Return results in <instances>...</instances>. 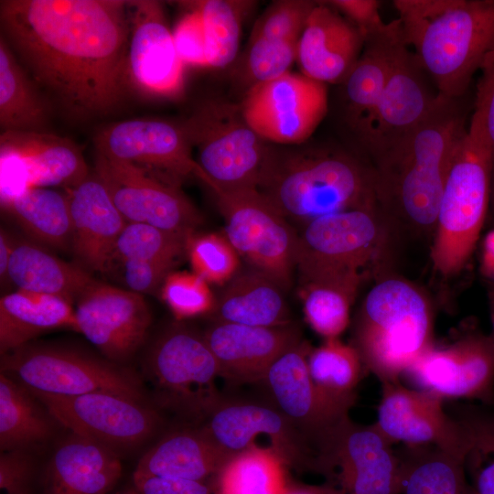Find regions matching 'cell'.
<instances>
[{"mask_svg":"<svg viewBox=\"0 0 494 494\" xmlns=\"http://www.w3.org/2000/svg\"><path fill=\"white\" fill-rule=\"evenodd\" d=\"M186 254L193 273L209 285H224L241 268V257L224 234L194 232L188 239Z\"/></svg>","mask_w":494,"mask_h":494,"instance_id":"cell-45","label":"cell"},{"mask_svg":"<svg viewBox=\"0 0 494 494\" xmlns=\"http://www.w3.org/2000/svg\"><path fill=\"white\" fill-rule=\"evenodd\" d=\"M231 455L200 425L171 431L139 460L133 477H162L209 483Z\"/></svg>","mask_w":494,"mask_h":494,"instance_id":"cell-31","label":"cell"},{"mask_svg":"<svg viewBox=\"0 0 494 494\" xmlns=\"http://www.w3.org/2000/svg\"><path fill=\"white\" fill-rule=\"evenodd\" d=\"M128 10V87L148 97H178L184 87V64L177 53L163 5L154 0L129 1Z\"/></svg>","mask_w":494,"mask_h":494,"instance_id":"cell-20","label":"cell"},{"mask_svg":"<svg viewBox=\"0 0 494 494\" xmlns=\"http://www.w3.org/2000/svg\"><path fill=\"white\" fill-rule=\"evenodd\" d=\"M74 328L71 302L56 295L17 289L0 299L1 355L27 345L58 328Z\"/></svg>","mask_w":494,"mask_h":494,"instance_id":"cell-33","label":"cell"},{"mask_svg":"<svg viewBox=\"0 0 494 494\" xmlns=\"http://www.w3.org/2000/svg\"><path fill=\"white\" fill-rule=\"evenodd\" d=\"M124 281L132 292L143 295L160 290L166 277L177 265L176 262L124 261Z\"/></svg>","mask_w":494,"mask_h":494,"instance_id":"cell-48","label":"cell"},{"mask_svg":"<svg viewBox=\"0 0 494 494\" xmlns=\"http://www.w3.org/2000/svg\"><path fill=\"white\" fill-rule=\"evenodd\" d=\"M284 288L263 273L240 268L223 285L210 313L213 321L252 327L291 324Z\"/></svg>","mask_w":494,"mask_h":494,"instance_id":"cell-32","label":"cell"},{"mask_svg":"<svg viewBox=\"0 0 494 494\" xmlns=\"http://www.w3.org/2000/svg\"><path fill=\"white\" fill-rule=\"evenodd\" d=\"M326 85L303 73L288 71L249 88L240 104L250 127L267 142L299 145L328 112Z\"/></svg>","mask_w":494,"mask_h":494,"instance_id":"cell-14","label":"cell"},{"mask_svg":"<svg viewBox=\"0 0 494 494\" xmlns=\"http://www.w3.org/2000/svg\"><path fill=\"white\" fill-rule=\"evenodd\" d=\"M375 424L394 444L434 446L464 459L471 447L467 426L446 411L444 399L400 381L381 383Z\"/></svg>","mask_w":494,"mask_h":494,"instance_id":"cell-19","label":"cell"},{"mask_svg":"<svg viewBox=\"0 0 494 494\" xmlns=\"http://www.w3.org/2000/svg\"><path fill=\"white\" fill-rule=\"evenodd\" d=\"M224 219V236L246 263L285 290L295 270L297 232L258 190L213 189Z\"/></svg>","mask_w":494,"mask_h":494,"instance_id":"cell-11","label":"cell"},{"mask_svg":"<svg viewBox=\"0 0 494 494\" xmlns=\"http://www.w3.org/2000/svg\"><path fill=\"white\" fill-rule=\"evenodd\" d=\"M96 154L124 162L180 186L200 168L180 124L131 119L111 124L93 137Z\"/></svg>","mask_w":494,"mask_h":494,"instance_id":"cell-18","label":"cell"},{"mask_svg":"<svg viewBox=\"0 0 494 494\" xmlns=\"http://www.w3.org/2000/svg\"><path fill=\"white\" fill-rule=\"evenodd\" d=\"M352 345L381 383L400 381L433 346V313L413 284L388 277L374 285L355 321Z\"/></svg>","mask_w":494,"mask_h":494,"instance_id":"cell-6","label":"cell"},{"mask_svg":"<svg viewBox=\"0 0 494 494\" xmlns=\"http://www.w3.org/2000/svg\"><path fill=\"white\" fill-rule=\"evenodd\" d=\"M393 446L375 423L349 417L334 441L326 478L345 494H402V463Z\"/></svg>","mask_w":494,"mask_h":494,"instance_id":"cell-21","label":"cell"},{"mask_svg":"<svg viewBox=\"0 0 494 494\" xmlns=\"http://www.w3.org/2000/svg\"><path fill=\"white\" fill-rule=\"evenodd\" d=\"M307 368L312 381L326 396L352 408L357 399L356 389L366 370L352 344L330 338L310 348Z\"/></svg>","mask_w":494,"mask_h":494,"instance_id":"cell-39","label":"cell"},{"mask_svg":"<svg viewBox=\"0 0 494 494\" xmlns=\"http://www.w3.org/2000/svg\"><path fill=\"white\" fill-rule=\"evenodd\" d=\"M203 335L218 363L220 377L232 385L262 382L271 364L302 340L293 323L252 327L213 321Z\"/></svg>","mask_w":494,"mask_h":494,"instance_id":"cell-25","label":"cell"},{"mask_svg":"<svg viewBox=\"0 0 494 494\" xmlns=\"http://www.w3.org/2000/svg\"><path fill=\"white\" fill-rule=\"evenodd\" d=\"M396 450L402 463V494H475L466 459L429 445H403Z\"/></svg>","mask_w":494,"mask_h":494,"instance_id":"cell-36","label":"cell"},{"mask_svg":"<svg viewBox=\"0 0 494 494\" xmlns=\"http://www.w3.org/2000/svg\"><path fill=\"white\" fill-rule=\"evenodd\" d=\"M147 374L157 403L180 416L201 422L220 396V370L204 335L174 324L155 341Z\"/></svg>","mask_w":494,"mask_h":494,"instance_id":"cell-9","label":"cell"},{"mask_svg":"<svg viewBox=\"0 0 494 494\" xmlns=\"http://www.w3.org/2000/svg\"><path fill=\"white\" fill-rule=\"evenodd\" d=\"M49 107L15 53L0 38V127L6 131L48 132Z\"/></svg>","mask_w":494,"mask_h":494,"instance_id":"cell-37","label":"cell"},{"mask_svg":"<svg viewBox=\"0 0 494 494\" xmlns=\"http://www.w3.org/2000/svg\"><path fill=\"white\" fill-rule=\"evenodd\" d=\"M89 174L81 150L67 137L32 131L0 134L1 200L33 188L66 189Z\"/></svg>","mask_w":494,"mask_h":494,"instance_id":"cell-16","label":"cell"},{"mask_svg":"<svg viewBox=\"0 0 494 494\" xmlns=\"http://www.w3.org/2000/svg\"><path fill=\"white\" fill-rule=\"evenodd\" d=\"M364 45L356 26L326 2H317L303 29L296 60L308 78L324 84L341 83Z\"/></svg>","mask_w":494,"mask_h":494,"instance_id":"cell-27","label":"cell"},{"mask_svg":"<svg viewBox=\"0 0 494 494\" xmlns=\"http://www.w3.org/2000/svg\"><path fill=\"white\" fill-rule=\"evenodd\" d=\"M310 346L301 340L282 353L262 381L267 397L305 436L326 475L332 446L350 407L326 396L312 381L307 368Z\"/></svg>","mask_w":494,"mask_h":494,"instance_id":"cell-12","label":"cell"},{"mask_svg":"<svg viewBox=\"0 0 494 494\" xmlns=\"http://www.w3.org/2000/svg\"><path fill=\"white\" fill-rule=\"evenodd\" d=\"M202 18L208 66L227 67L238 55L244 18L254 3L245 0H201L187 2Z\"/></svg>","mask_w":494,"mask_h":494,"instance_id":"cell-41","label":"cell"},{"mask_svg":"<svg viewBox=\"0 0 494 494\" xmlns=\"http://www.w3.org/2000/svg\"><path fill=\"white\" fill-rule=\"evenodd\" d=\"M494 89V56L480 70L473 111L448 170L431 258L443 276L461 271L478 241L490 208L492 158L487 113Z\"/></svg>","mask_w":494,"mask_h":494,"instance_id":"cell-4","label":"cell"},{"mask_svg":"<svg viewBox=\"0 0 494 494\" xmlns=\"http://www.w3.org/2000/svg\"><path fill=\"white\" fill-rule=\"evenodd\" d=\"M1 207L38 242L58 250L71 247L72 221L65 192L33 188L1 200Z\"/></svg>","mask_w":494,"mask_h":494,"instance_id":"cell-35","label":"cell"},{"mask_svg":"<svg viewBox=\"0 0 494 494\" xmlns=\"http://www.w3.org/2000/svg\"><path fill=\"white\" fill-rule=\"evenodd\" d=\"M282 494H345L344 491L330 482L320 485L306 484L288 479Z\"/></svg>","mask_w":494,"mask_h":494,"instance_id":"cell-52","label":"cell"},{"mask_svg":"<svg viewBox=\"0 0 494 494\" xmlns=\"http://www.w3.org/2000/svg\"><path fill=\"white\" fill-rule=\"evenodd\" d=\"M76 303L74 329L109 360H126L145 341L151 313L142 295L95 281Z\"/></svg>","mask_w":494,"mask_h":494,"instance_id":"cell-23","label":"cell"},{"mask_svg":"<svg viewBox=\"0 0 494 494\" xmlns=\"http://www.w3.org/2000/svg\"><path fill=\"white\" fill-rule=\"evenodd\" d=\"M117 494H139L137 490L133 487L132 489H129L127 490H124L123 492H119Z\"/></svg>","mask_w":494,"mask_h":494,"instance_id":"cell-56","label":"cell"},{"mask_svg":"<svg viewBox=\"0 0 494 494\" xmlns=\"http://www.w3.org/2000/svg\"><path fill=\"white\" fill-rule=\"evenodd\" d=\"M7 279L19 290L60 296L71 303L96 281L81 265L66 263L29 242L13 243Z\"/></svg>","mask_w":494,"mask_h":494,"instance_id":"cell-34","label":"cell"},{"mask_svg":"<svg viewBox=\"0 0 494 494\" xmlns=\"http://www.w3.org/2000/svg\"><path fill=\"white\" fill-rule=\"evenodd\" d=\"M72 221L71 249L88 272H104L111 265L116 241L127 221L94 173L64 189Z\"/></svg>","mask_w":494,"mask_h":494,"instance_id":"cell-26","label":"cell"},{"mask_svg":"<svg viewBox=\"0 0 494 494\" xmlns=\"http://www.w3.org/2000/svg\"><path fill=\"white\" fill-rule=\"evenodd\" d=\"M458 99H441L415 127L371 155L384 217L414 231H434L456 146L467 130Z\"/></svg>","mask_w":494,"mask_h":494,"instance_id":"cell-2","label":"cell"},{"mask_svg":"<svg viewBox=\"0 0 494 494\" xmlns=\"http://www.w3.org/2000/svg\"><path fill=\"white\" fill-rule=\"evenodd\" d=\"M180 124L196 153L198 178L211 190L258 188L273 146L250 127L240 105L206 99Z\"/></svg>","mask_w":494,"mask_h":494,"instance_id":"cell-7","label":"cell"},{"mask_svg":"<svg viewBox=\"0 0 494 494\" xmlns=\"http://www.w3.org/2000/svg\"><path fill=\"white\" fill-rule=\"evenodd\" d=\"M257 189L301 225L342 210L380 209L370 166L329 147L273 146Z\"/></svg>","mask_w":494,"mask_h":494,"instance_id":"cell-5","label":"cell"},{"mask_svg":"<svg viewBox=\"0 0 494 494\" xmlns=\"http://www.w3.org/2000/svg\"><path fill=\"white\" fill-rule=\"evenodd\" d=\"M427 77L415 54L403 42L392 60L370 135L362 146L370 156L411 131L438 103L441 95L431 91Z\"/></svg>","mask_w":494,"mask_h":494,"instance_id":"cell-24","label":"cell"},{"mask_svg":"<svg viewBox=\"0 0 494 494\" xmlns=\"http://www.w3.org/2000/svg\"><path fill=\"white\" fill-rule=\"evenodd\" d=\"M316 4L306 0L275 1L261 15L252 31L243 60L251 86L290 71L297 58L306 19Z\"/></svg>","mask_w":494,"mask_h":494,"instance_id":"cell-29","label":"cell"},{"mask_svg":"<svg viewBox=\"0 0 494 494\" xmlns=\"http://www.w3.org/2000/svg\"><path fill=\"white\" fill-rule=\"evenodd\" d=\"M128 2L1 0L2 36L67 116H105L128 90Z\"/></svg>","mask_w":494,"mask_h":494,"instance_id":"cell-1","label":"cell"},{"mask_svg":"<svg viewBox=\"0 0 494 494\" xmlns=\"http://www.w3.org/2000/svg\"><path fill=\"white\" fill-rule=\"evenodd\" d=\"M139 494H213L207 482L162 477H133Z\"/></svg>","mask_w":494,"mask_h":494,"instance_id":"cell-51","label":"cell"},{"mask_svg":"<svg viewBox=\"0 0 494 494\" xmlns=\"http://www.w3.org/2000/svg\"><path fill=\"white\" fill-rule=\"evenodd\" d=\"M199 425L229 455L257 444L263 435L289 468L319 473L317 453L267 396L220 393Z\"/></svg>","mask_w":494,"mask_h":494,"instance_id":"cell-13","label":"cell"},{"mask_svg":"<svg viewBox=\"0 0 494 494\" xmlns=\"http://www.w3.org/2000/svg\"><path fill=\"white\" fill-rule=\"evenodd\" d=\"M403 36L447 99H460L494 56V0H395Z\"/></svg>","mask_w":494,"mask_h":494,"instance_id":"cell-3","label":"cell"},{"mask_svg":"<svg viewBox=\"0 0 494 494\" xmlns=\"http://www.w3.org/2000/svg\"><path fill=\"white\" fill-rule=\"evenodd\" d=\"M380 209L324 215L297 232L295 270L300 283L331 281L359 286L362 270L377 261L385 239Z\"/></svg>","mask_w":494,"mask_h":494,"instance_id":"cell-8","label":"cell"},{"mask_svg":"<svg viewBox=\"0 0 494 494\" xmlns=\"http://www.w3.org/2000/svg\"><path fill=\"white\" fill-rule=\"evenodd\" d=\"M489 309H490V320L492 324V334L494 335V289L490 292L489 295Z\"/></svg>","mask_w":494,"mask_h":494,"instance_id":"cell-55","label":"cell"},{"mask_svg":"<svg viewBox=\"0 0 494 494\" xmlns=\"http://www.w3.org/2000/svg\"><path fill=\"white\" fill-rule=\"evenodd\" d=\"M288 469L271 446L254 444L231 454L209 484L213 494H282Z\"/></svg>","mask_w":494,"mask_h":494,"instance_id":"cell-38","label":"cell"},{"mask_svg":"<svg viewBox=\"0 0 494 494\" xmlns=\"http://www.w3.org/2000/svg\"><path fill=\"white\" fill-rule=\"evenodd\" d=\"M300 285L306 322L325 339L338 338L349 324L350 306L359 286L331 281Z\"/></svg>","mask_w":494,"mask_h":494,"instance_id":"cell-42","label":"cell"},{"mask_svg":"<svg viewBox=\"0 0 494 494\" xmlns=\"http://www.w3.org/2000/svg\"><path fill=\"white\" fill-rule=\"evenodd\" d=\"M48 414L77 435L108 446L136 445L152 436L161 420L135 398L94 392L78 396L32 393Z\"/></svg>","mask_w":494,"mask_h":494,"instance_id":"cell-17","label":"cell"},{"mask_svg":"<svg viewBox=\"0 0 494 494\" xmlns=\"http://www.w3.org/2000/svg\"><path fill=\"white\" fill-rule=\"evenodd\" d=\"M403 42L396 18L381 32L365 38L360 59L340 83L343 121L361 146L370 135L392 60Z\"/></svg>","mask_w":494,"mask_h":494,"instance_id":"cell-28","label":"cell"},{"mask_svg":"<svg viewBox=\"0 0 494 494\" xmlns=\"http://www.w3.org/2000/svg\"><path fill=\"white\" fill-rule=\"evenodd\" d=\"M1 368L31 393L78 396L105 391L143 398L133 372L70 349L26 345L2 355Z\"/></svg>","mask_w":494,"mask_h":494,"instance_id":"cell-10","label":"cell"},{"mask_svg":"<svg viewBox=\"0 0 494 494\" xmlns=\"http://www.w3.org/2000/svg\"><path fill=\"white\" fill-rule=\"evenodd\" d=\"M93 173L127 222L191 235L202 216L179 186L130 164L96 154Z\"/></svg>","mask_w":494,"mask_h":494,"instance_id":"cell-15","label":"cell"},{"mask_svg":"<svg viewBox=\"0 0 494 494\" xmlns=\"http://www.w3.org/2000/svg\"><path fill=\"white\" fill-rule=\"evenodd\" d=\"M419 390L442 399L494 400V335L472 333L433 346L407 371Z\"/></svg>","mask_w":494,"mask_h":494,"instance_id":"cell-22","label":"cell"},{"mask_svg":"<svg viewBox=\"0 0 494 494\" xmlns=\"http://www.w3.org/2000/svg\"><path fill=\"white\" fill-rule=\"evenodd\" d=\"M13 242L4 231L0 233V275L3 282L7 279Z\"/></svg>","mask_w":494,"mask_h":494,"instance_id":"cell-54","label":"cell"},{"mask_svg":"<svg viewBox=\"0 0 494 494\" xmlns=\"http://www.w3.org/2000/svg\"><path fill=\"white\" fill-rule=\"evenodd\" d=\"M189 236L146 223L127 222L116 241L113 260L178 263L186 253Z\"/></svg>","mask_w":494,"mask_h":494,"instance_id":"cell-43","label":"cell"},{"mask_svg":"<svg viewBox=\"0 0 494 494\" xmlns=\"http://www.w3.org/2000/svg\"><path fill=\"white\" fill-rule=\"evenodd\" d=\"M468 429L471 447L466 457L475 494H494V414L475 409H458L453 413Z\"/></svg>","mask_w":494,"mask_h":494,"instance_id":"cell-44","label":"cell"},{"mask_svg":"<svg viewBox=\"0 0 494 494\" xmlns=\"http://www.w3.org/2000/svg\"><path fill=\"white\" fill-rule=\"evenodd\" d=\"M487 129L491 148L492 158V181H491V198L489 210L494 216V89L489 98L487 113Z\"/></svg>","mask_w":494,"mask_h":494,"instance_id":"cell-53","label":"cell"},{"mask_svg":"<svg viewBox=\"0 0 494 494\" xmlns=\"http://www.w3.org/2000/svg\"><path fill=\"white\" fill-rule=\"evenodd\" d=\"M160 295L178 320L210 314L215 305L209 284L193 272L172 271L161 285Z\"/></svg>","mask_w":494,"mask_h":494,"instance_id":"cell-46","label":"cell"},{"mask_svg":"<svg viewBox=\"0 0 494 494\" xmlns=\"http://www.w3.org/2000/svg\"><path fill=\"white\" fill-rule=\"evenodd\" d=\"M33 462L23 449L3 451L0 456V489L5 494H30Z\"/></svg>","mask_w":494,"mask_h":494,"instance_id":"cell-49","label":"cell"},{"mask_svg":"<svg viewBox=\"0 0 494 494\" xmlns=\"http://www.w3.org/2000/svg\"><path fill=\"white\" fill-rule=\"evenodd\" d=\"M188 12L172 30L177 53L183 62L193 66H208L207 42L199 12L187 2Z\"/></svg>","mask_w":494,"mask_h":494,"instance_id":"cell-47","label":"cell"},{"mask_svg":"<svg viewBox=\"0 0 494 494\" xmlns=\"http://www.w3.org/2000/svg\"><path fill=\"white\" fill-rule=\"evenodd\" d=\"M30 392L5 372L0 374V447L23 449L47 440L51 424Z\"/></svg>","mask_w":494,"mask_h":494,"instance_id":"cell-40","label":"cell"},{"mask_svg":"<svg viewBox=\"0 0 494 494\" xmlns=\"http://www.w3.org/2000/svg\"><path fill=\"white\" fill-rule=\"evenodd\" d=\"M326 3L356 26L364 39L381 32L388 25L380 15L379 1L331 0Z\"/></svg>","mask_w":494,"mask_h":494,"instance_id":"cell-50","label":"cell"},{"mask_svg":"<svg viewBox=\"0 0 494 494\" xmlns=\"http://www.w3.org/2000/svg\"><path fill=\"white\" fill-rule=\"evenodd\" d=\"M121 475L111 446L71 433L48 463L43 494H107Z\"/></svg>","mask_w":494,"mask_h":494,"instance_id":"cell-30","label":"cell"}]
</instances>
